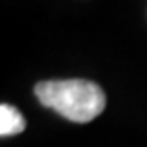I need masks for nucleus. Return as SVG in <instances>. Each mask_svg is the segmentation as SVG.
I'll return each mask as SVG.
<instances>
[{"label":"nucleus","mask_w":147,"mask_h":147,"mask_svg":"<svg viewBox=\"0 0 147 147\" xmlns=\"http://www.w3.org/2000/svg\"><path fill=\"white\" fill-rule=\"evenodd\" d=\"M38 101L59 113L71 122H90L105 109V94L92 80L69 78V80H44L34 86Z\"/></svg>","instance_id":"obj_1"},{"label":"nucleus","mask_w":147,"mask_h":147,"mask_svg":"<svg viewBox=\"0 0 147 147\" xmlns=\"http://www.w3.org/2000/svg\"><path fill=\"white\" fill-rule=\"evenodd\" d=\"M25 126H27V122L23 119V115L13 105L8 103L0 105V136L2 138L21 134L25 130Z\"/></svg>","instance_id":"obj_2"}]
</instances>
